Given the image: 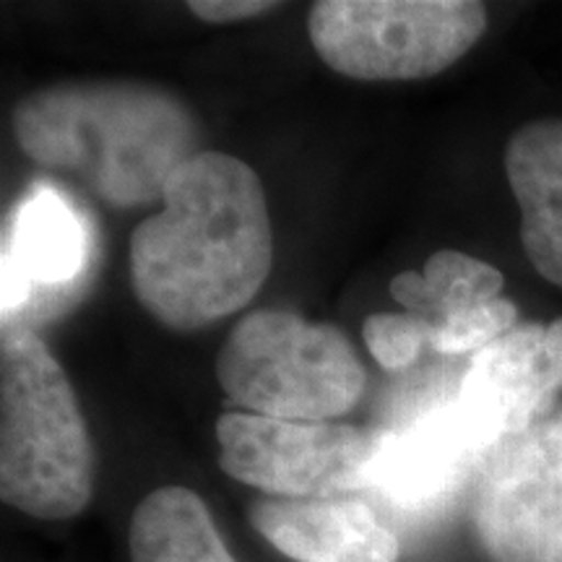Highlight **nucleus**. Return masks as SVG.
<instances>
[{
	"label": "nucleus",
	"mask_w": 562,
	"mask_h": 562,
	"mask_svg": "<svg viewBox=\"0 0 562 562\" xmlns=\"http://www.w3.org/2000/svg\"><path fill=\"white\" fill-rule=\"evenodd\" d=\"M188 9L206 24H235V21L277 11L279 3H266V0H193V3H188Z\"/></svg>",
	"instance_id": "17"
},
{
	"label": "nucleus",
	"mask_w": 562,
	"mask_h": 562,
	"mask_svg": "<svg viewBox=\"0 0 562 562\" xmlns=\"http://www.w3.org/2000/svg\"><path fill=\"white\" fill-rule=\"evenodd\" d=\"M216 381L232 404L271 419L331 422L362 398L364 368L331 323L290 311H252L216 355Z\"/></svg>",
	"instance_id": "4"
},
{
	"label": "nucleus",
	"mask_w": 562,
	"mask_h": 562,
	"mask_svg": "<svg viewBox=\"0 0 562 562\" xmlns=\"http://www.w3.org/2000/svg\"><path fill=\"white\" fill-rule=\"evenodd\" d=\"M487 451L463 425L459 409H432L412 427L375 438L364 487L406 508H427L467 476Z\"/></svg>",
	"instance_id": "10"
},
{
	"label": "nucleus",
	"mask_w": 562,
	"mask_h": 562,
	"mask_svg": "<svg viewBox=\"0 0 562 562\" xmlns=\"http://www.w3.org/2000/svg\"><path fill=\"white\" fill-rule=\"evenodd\" d=\"M503 159L521 209L526 258L562 290V117H539L513 131Z\"/></svg>",
	"instance_id": "11"
},
{
	"label": "nucleus",
	"mask_w": 562,
	"mask_h": 562,
	"mask_svg": "<svg viewBox=\"0 0 562 562\" xmlns=\"http://www.w3.org/2000/svg\"><path fill=\"white\" fill-rule=\"evenodd\" d=\"M87 256V235L68 201L53 188H34L19 206L3 256V313L24 305L34 286L66 284Z\"/></svg>",
	"instance_id": "12"
},
{
	"label": "nucleus",
	"mask_w": 562,
	"mask_h": 562,
	"mask_svg": "<svg viewBox=\"0 0 562 562\" xmlns=\"http://www.w3.org/2000/svg\"><path fill=\"white\" fill-rule=\"evenodd\" d=\"M250 524L273 550L294 562H398L402 544L370 505L326 501H258Z\"/></svg>",
	"instance_id": "9"
},
{
	"label": "nucleus",
	"mask_w": 562,
	"mask_h": 562,
	"mask_svg": "<svg viewBox=\"0 0 562 562\" xmlns=\"http://www.w3.org/2000/svg\"><path fill=\"white\" fill-rule=\"evenodd\" d=\"M271 266L273 229L261 178L224 151L186 161L161 209L131 237L136 300L172 331H199L243 311Z\"/></svg>",
	"instance_id": "1"
},
{
	"label": "nucleus",
	"mask_w": 562,
	"mask_h": 562,
	"mask_svg": "<svg viewBox=\"0 0 562 562\" xmlns=\"http://www.w3.org/2000/svg\"><path fill=\"white\" fill-rule=\"evenodd\" d=\"M518 326V311L510 300H490L451 318L432 323L427 334V347L440 355H469L480 351Z\"/></svg>",
	"instance_id": "15"
},
{
	"label": "nucleus",
	"mask_w": 562,
	"mask_h": 562,
	"mask_svg": "<svg viewBox=\"0 0 562 562\" xmlns=\"http://www.w3.org/2000/svg\"><path fill=\"white\" fill-rule=\"evenodd\" d=\"M487 30L476 0H321L307 13L318 58L357 81L430 79Z\"/></svg>",
	"instance_id": "5"
},
{
	"label": "nucleus",
	"mask_w": 562,
	"mask_h": 562,
	"mask_svg": "<svg viewBox=\"0 0 562 562\" xmlns=\"http://www.w3.org/2000/svg\"><path fill=\"white\" fill-rule=\"evenodd\" d=\"M128 550L131 562H237L206 503L178 484L154 490L136 505Z\"/></svg>",
	"instance_id": "13"
},
{
	"label": "nucleus",
	"mask_w": 562,
	"mask_h": 562,
	"mask_svg": "<svg viewBox=\"0 0 562 562\" xmlns=\"http://www.w3.org/2000/svg\"><path fill=\"white\" fill-rule=\"evenodd\" d=\"M94 495V442L66 370L30 328L0 344V497L40 518L79 516Z\"/></svg>",
	"instance_id": "3"
},
{
	"label": "nucleus",
	"mask_w": 562,
	"mask_h": 562,
	"mask_svg": "<svg viewBox=\"0 0 562 562\" xmlns=\"http://www.w3.org/2000/svg\"><path fill=\"white\" fill-rule=\"evenodd\" d=\"M220 467L235 482L284 501L362 490L375 438L339 422H290L227 412L216 422Z\"/></svg>",
	"instance_id": "6"
},
{
	"label": "nucleus",
	"mask_w": 562,
	"mask_h": 562,
	"mask_svg": "<svg viewBox=\"0 0 562 562\" xmlns=\"http://www.w3.org/2000/svg\"><path fill=\"white\" fill-rule=\"evenodd\" d=\"M13 136L42 170L70 175L115 209L161 203L199 151V123L172 91L133 79L34 89L13 108Z\"/></svg>",
	"instance_id": "2"
},
{
	"label": "nucleus",
	"mask_w": 562,
	"mask_h": 562,
	"mask_svg": "<svg viewBox=\"0 0 562 562\" xmlns=\"http://www.w3.org/2000/svg\"><path fill=\"white\" fill-rule=\"evenodd\" d=\"M505 277L492 263L459 250H438L425 261V271H404L391 279V297L406 313L432 323L497 300Z\"/></svg>",
	"instance_id": "14"
},
{
	"label": "nucleus",
	"mask_w": 562,
	"mask_h": 562,
	"mask_svg": "<svg viewBox=\"0 0 562 562\" xmlns=\"http://www.w3.org/2000/svg\"><path fill=\"white\" fill-rule=\"evenodd\" d=\"M544 331L542 323H521L476 351L463 372L456 409L487 453L537 425L554 402L539 375Z\"/></svg>",
	"instance_id": "8"
},
{
	"label": "nucleus",
	"mask_w": 562,
	"mask_h": 562,
	"mask_svg": "<svg viewBox=\"0 0 562 562\" xmlns=\"http://www.w3.org/2000/svg\"><path fill=\"white\" fill-rule=\"evenodd\" d=\"M539 375L544 391L554 398L562 389V318L547 326L542 347H539Z\"/></svg>",
	"instance_id": "18"
},
{
	"label": "nucleus",
	"mask_w": 562,
	"mask_h": 562,
	"mask_svg": "<svg viewBox=\"0 0 562 562\" xmlns=\"http://www.w3.org/2000/svg\"><path fill=\"white\" fill-rule=\"evenodd\" d=\"M432 321L412 313H372L362 323L364 347L383 370H406L427 347Z\"/></svg>",
	"instance_id": "16"
},
{
	"label": "nucleus",
	"mask_w": 562,
	"mask_h": 562,
	"mask_svg": "<svg viewBox=\"0 0 562 562\" xmlns=\"http://www.w3.org/2000/svg\"><path fill=\"white\" fill-rule=\"evenodd\" d=\"M474 529L490 562H562V409L490 456Z\"/></svg>",
	"instance_id": "7"
}]
</instances>
